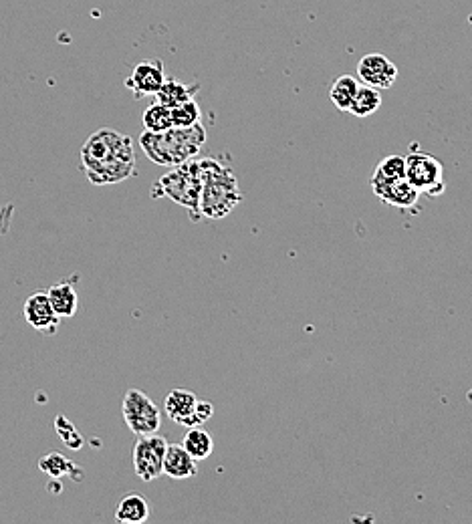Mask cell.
<instances>
[{"instance_id":"1","label":"cell","mask_w":472,"mask_h":524,"mask_svg":"<svg viewBox=\"0 0 472 524\" xmlns=\"http://www.w3.org/2000/svg\"><path fill=\"white\" fill-rule=\"evenodd\" d=\"M81 168L95 186H113L136 176L132 138L103 127L87 138L79 152Z\"/></svg>"},{"instance_id":"2","label":"cell","mask_w":472,"mask_h":524,"mask_svg":"<svg viewBox=\"0 0 472 524\" xmlns=\"http://www.w3.org/2000/svg\"><path fill=\"white\" fill-rule=\"evenodd\" d=\"M204 144L206 127L202 125V121L190 127H172L168 131L144 129L140 136V146L148 160L162 168H174L188 160H194Z\"/></svg>"},{"instance_id":"3","label":"cell","mask_w":472,"mask_h":524,"mask_svg":"<svg viewBox=\"0 0 472 524\" xmlns=\"http://www.w3.org/2000/svg\"><path fill=\"white\" fill-rule=\"evenodd\" d=\"M200 216L206 220H220L243 202V192L230 166L220 158L200 160Z\"/></svg>"},{"instance_id":"4","label":"cell","mask_w":472,"mask_h":524,"mask_svg":"<svg viewBox=\"0 0 472 524\" xmlns=\"http://www.w3.org/2000/svg\"><path fill=\"white\" fill-rule=\"evenodd\" d=\"M200 160H188L180 166H174L170 172L160 176L152 186V198H170L172 202L190 210L192 220H200Z\"/></svg>"},{"instance_id":"5","label":"cell","mask_w":472,"mask_h":524,"mask_svg":"<svg viewBox=\"0 0 472 524\" xmlns=\"http://www.w3.org/2000/svg\"><path fill=\"white\" fill-rule=\"evenodd\" d=\"M124 422L138 438L158 434L162 426V414L160 408L146 396L140 389H130L124 396L122 404Z\"/></svg>"},{"instance_id":"6","label":"cell","mask_w":472,"mask_h":524,"mask_svg":"<svg viewBox=\"0 0 472 524\" xmlns=\"http://www.w3.org/2000/svg\"><path fill=\"white\" fill-rule=\"evenodd\" d=\"M406 178L420 190V194L426 192L430 196H438L444 192V168L426 152L406 156Z\"/></svg>"},{"instance_id":"7","label":"cell","mask_w":472,"mask_h":524,"mask_svg":"<svg viewBox=\"0 0 472 524\" xmlns=\"http://www.w3.org/2000/svg\"><path fill=\"white\" fill-rule=\"evenodd\" d=\"M168 440L164 436L152 434L142 436L134 446V470L140 480L154 482L164 474V458L168 450Z\"/></svg>"},{"instance_id":"8","label":"cell","mask_w":472,"mask_h":524,"mask_svg":"<svg viewBox=\"0 0 472 524\" xmlns=\"http://www.w3.org/2000/svg\"><path fill=\"white\" fill-rule=\"evenodd\" d=\"M358 77L364 85L376 89H392L398 79V67L382 53H370L358 63Z\"/></svg>"},{"instance_id":"9","label":"cell","mask_w":472,"mask_h":524,"mask_svg":"<svg viewBox=\"0 0 472 524\" xmlns=\"http://www.w3.org/2000/svg\"><path fill=\"white\" fill-rule=\"evenodd\" d=\"M25 321L41 335H55L61 323V317L51 305V299L47 293H35L25 301Z\"/></svg>"},{"instance_id":"10","label":"cell","mask_w":472,"mask_h":524,"mask_svg":"<svg viewBox=\"0 0 472 524\" xmlns=\"http://www.w3.org/2000/svg\"><path fill=\"white\" fill-rule=\"evenodd\" d=\"M166 83V73H164V63L154 59V61H142L134 67V71L126 79V87L136 95V97H146V95H156L160 87Z\"/></svg>"},{"instance_id":"11","label":"cell","mask_w":472,"mask_h":524,"mask_svg":"<svg viewBox=\"0 0 472 524\" xmlns=\"http://www.w3.org/2000/svg\"><path fill=\"white\" fill-rule=\"evenodd\" d=\"M374 194L388 206H396V208H412L418 198H420V190L416 186L410 184L408 178L402 180H394V182H382V184H370Z\"/></svg>"},{"instance_id":"12","label":"cell","mask_w":472,"mask_h":524,"mask_svg":"<svg viewBox=\"0 0 472 524\" xmlns=\"http://www.w3.org/2000/svg\"><path fill=\"white\" fill-rule=\"evenodd\" d=\"M164 474L174 480L194 478L198 474V460H194L182 444H170L164 458Z\"/></svg>"},{"instance_id":"13","label":"cell","mask_w":472,"mask_h":524,"mask_svg":"<svg viewBox=\"0 0 472 524\" xmlns=\"http://www.w3.org/2000/svg\"><path fill=\"white\" fill-rule=\"evenodd\" d=\"M196 404H198V398L194 396L192 391H188V389H172L166 396L164 410H166V416L174 424L186 426V422L190 420V416L196 410Z\"/></svg>"},{"instance_id":"14","label":"cell","mask_w":472,"mask_h":524,"mask_svg":"<svg viewBox=\"0 0 472 524\" xmlns=\"http://www.w3.org/2000/svg\"><path fill=\"white\" fill-rule=\"evenodd\" d=\"M53 309L57 311V315L61 319H71L75 317L77 309H79V297L75 291V283L73 279H63L59 283H55L49 291H47Z\"/></svg>"},{"instance_id":"15","label":"cell","mask_w":472,"mask_h":524,"mask_svg":"<svg viewBox=\"0 0 472 524\" xmlns=\"http://www.w3.org/2000/svg\"><path fill=\"white\" fill-rule=\"evenodd\" d=\"M150 518V504L142 494H128L117 504L115 520L122 524H140Z\"/></svg>"},{"instance_id":"16","label":"cell","mask_w":472,"mask_h":524,"mask_svg":"<svg viewBox=\"0 0 472 524\" xmlns=\"http://www.w3.org/2000/svg\"><path fill=\"white\" fill-rule=\"evenodd\" d=\"M360 87H362L360 81L353 75H341L333 81V85L329 89V97L339 111H349L351 105H353V99H356V95L360 91Z\"/></svg>"},{"instance_id":"17","label":"cell","mask_w":472,"mask_h":524,"mask_svg":"<svg viewBox=\"0 0 472 524\" xmlns=\"http://www.w3.org/2000/svg\"><path fill=\"white\" fill-rule=\"evenodd\" d=\"M198 89H200L198 83L186 85V83L176 81V79H166V83H164V85L160 87V91L156 93V99L172 109V107H176V105H182V103L194 99V95L198 93Z\"/></svg>"},{"instance_id":"18","label":"cell","mask_w":472,"mask_h":524,"mask_svg":"<svg viewBox=\"0 0 472 524\" xmlns=\"http://www.w3.org/2000/svg\"><path fill=\"white\" fill-rule=\"evenodd\" d=\"M39 468L49 474L51 478H63V476H71L73 480H81L83 470L79 466H75L71 460H67L63 454L59 452H51L47 456H43L39 460Z\"/></svg>"},{"instance_id":"19","label":"cell","mask_w":472,"mask_h":524,"mask_svg":"<svg viewBox=\"0 0 472 524\" xmlns=\"http://www.w3.org/2000/svg\"><path fill=\"white\" fill-rule=\"evenodd\" d=\"M182 446L188 450V454L194 460L200 462V460H206L212 454L214 440H212V436L206 430H202V426H198V428H190L186 432V436L182 440Z\"/></svg>"},{"instance_id":"20","label":"cell","mask_w":472,"mask_h":524,"mask_svg":"<svg viewBox=\"0 0 472 524\" xmlns=\"http://www.w3.org/2000/svg\"><path fill=\"white\" fill-rule=\"evenodd\" d=\"M380 105H382L380 89L370 87V85H362L356 99H353L349 113H353L356 117H370L380 109Z\"/></svg>"},{"instance_id":"21","label":"cell","mask_w":472,"mask_h":524,"mask_svg":"<svg viewBox=\"0 0 472 524\" xmlns=\"http://www.w3.org/2000/svg\"><path fill=\"white\" fill-rule=\"evenodd\" d=\"M402 178H406V156L392 154V156L384 158V160L378 164V168H376L370 184L394 182V180H402Z\"/></svg>"},{"instance_id":"22","label":"cell","mask_w":472,"mask_h":524,"mask_svg":"<svg viewBox=\"0 0 472 524\" xmlns=\"http://www.w3.org/2000/svg\"><path fill=\"white\" fill-rule=\"evenodd\" d=\"M142 125L148 131H168L174 127L172 109L160 101L150 105L142 115Z\"/></svg>"},{"instance_id":"23","label":"cell","mask_w":472,"mask_h":524,"mask_svg":"<svg viewBox=\"0 0 472 524\" xmlns=\"http://www.w3.org/2000/svg\"><path fill=\"white\" fill-rule=\"evenodd\" d=\"M172 119H174V127H190L202 121V111L198 107V103L194 99L172 107Z\"/></svg>"},{"instance_id":"24","label":"cell","mask_w":472,"mask_h":524,"mask_svg":"<svg viewBox=\"0 0 472 524\" xmlns=\"http://www.w3.org/2000/svg\"><path fill=\"white\" fill-rule=\"evenodd\" d=\"M55 432L57 436L63 440V444L71 450H81L83 448V436L79 434V430L65 418V416H57L55 418Z\"/></svg>"},{"instance_id":"25","label":"cell","mask_w":472,"mask_h":524,"mask_svg":"<svg viewBox=\"0 0 472 524\" xmlns=\"http://www.w3.org/2000/svg\"><path fill=\"white\" fill-rule=\"evenodd\" d=\"M212 416H214V406H212L210 402H202V400H198L196 410H194V414L190 416V420L186 422L184 428H198V426H204Z\"/></svg>"}]
</instances>
